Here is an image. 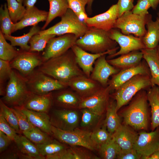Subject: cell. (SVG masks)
I'll list each match as a JSON object with an SVG mask.
<instances>
[{
    "mask_svg": "<svg viewBox=\"0 0 159 159\" xmlns=\"http://www.w3.org/2000/svg\"><path fill=\"white\" fill-rule=\"evenodd\" d=\"M38 67V70L67 87L68 82L73 77L85 75L78 65L71 49L62 54L43 62Z\"/></svg>",
    "mask_w": 159,
    "mask_h": 159,
    "instance_id": "6da1fadb",
    "label": "cell"
},
{
    "mask_svg": "<svg viewBox=\"0 0 159 159\" xmlns=\"http://www.w3.org/2000/svg\"><path fill=\"white\" fill-rule=\"evenodd\" d=\"M130 101L122 113L124 124L136 130H147L148 121L147 92L140 90Z\"/></svg>",
    "mask_w": 159,
    "mask_h": 159,
    "instance_id": "7a4b0ae2",
    "label": "cell"
},
{
    "mask_svg": "<svg viewBox=\"0 0 159 159\" xmlns=\"http://www.w3.org/2000/svg\"><path fill=\"white\" fill-rule=\"evenodd\" d=\"M117 42L110 37L108 31L93 27L88 28L76 41V45L92 53H103L116 48Z\"/></svg>",
    "mask_w": 159,
    "mask_h": 159,
    "instance_id": "3957f363",
    "label": "cell"
},
{
    "mask_svg": "<svg viewBox=\"0 0 159 159\" xmlns=\"http://www.w3.org/2000/svg\"><path fill=\"white\" fill-rule=\"evenodd\" d=\"M30 92L26 77L14 69L6 87L5 94L1 99L8 106L21 107Z\"/></svg>",
    "mask_w": 159,
    "mask_h": 159,
    "instance_id": "277c9868",
    "label": "cell"
},
{
    "mask_svg": "<svg viewBox=\"0 0 159 159\" xmlns=\"http://www.w3.org/2000/svg\"><path fill=\"white\" fill-rule=\"evenodd\" d=\"M61 21L49 28L41 30L40 35L53 34L61 36L73 34L78 39L85 34L88 27L69 8L61 17Z\"/></svg>",
    "mask_w": 159,
    "mask_h": 159,
    "instance_id": "5b68a950",
    "label": "cell"
},
{
    "mask_svg": "<svg viewBox=\"0 0 159 159\" xmlns=\"http://www.w3.org/2000/svg\"><path fill=\"white\" fill-rule=\"evenodd\" d=\"M153 85L151 76L142 74L136 75L123 84L115 90L117 111L130 101L139 91L148 89Z\"/></svg>",
    "mask_w": 159,
    "mask_h": 159,
    "instance_id": "8992f818",
    "label": "cell"
},
{
    "mask_svg": "<svg viewBox=\"0 0 159 159\" xmlns=\"http://www.w3.org/2000/svg\"><path fill=\"white\" fill-rule=\"evenodd\" d=\"M51 135L60 142L71 146H81L92 151L98 150L99 146L93 139L92 132L77 127L71 130H63L52 125Z\"/></svg>",
    "mask_w": 159,
    "mask_h": 159,
    "instance_id": "52a82bcc",
    "label": "cell"
},
{
    "mask_svg": "<svg viewBox=\"0 0 159 159\" xmlns=\"http://www.w3.org/2000/svg\"><path fill=\"white\" fill-rule=\"evenodd\" d=\"M151 19V14L139 15L133 13L131 10L129 11L117 18L113 28L120 30L125 35L133 34L135 37H142L147 31L145 25Z\"/></svg>",
    "mask_w": 159,
    "mask_h": 159,
    "instance_id": "ba28073f",
    "label": "cell"
},
{
    "mask_svg": "<svg viewBox=\"0 0 159 159\" xmlns=\"http://www.w3.org/2000/svg\"><path fill=\"white\" fill-rule=\"evenodd\" d=\"M29 90L39 95H44L66 88L67 86L38 70H34L25 77Z\"/></svg>",
    "mask_w": 159,
    "mask_h": 159,
    "instance_id": "9c48e42d",
    "label": "cell"
},
{
    "mask_svg": "<svg viewBox=\"0 0 159 159\" xmlns=\"http://www.w3.org/2000/svg\"><path fill=\"white\" fill-rule=\"evenodd\" d=\"M110 37L115 41L120 47L119 50L111 55H108V59L131 52L141 50L145 48L142 37L122 34L118 29L113 28L108 31Z\"/></svg>",
    "mask_w": 159,
    "mask_h": 159,
    "instance_id": "30bf717a",
    "label": "cell"
},
{
    "mask_svg": "<svg viewBox=\"0 0 159 159\" xmlns=\"http://www.w3.org/2000/svg\"><path fill=\"white\" fill-rule=\"evenodd\" d=\"M78 39L75 35L71 34L51 38L47 43L41 55L44 62L66 52L75 44Z\"/></svg>",
    "mask_w": 159,
    "mask_h": 159,
    "instance_id": "8fae6325",
    "label": "cell"
},
{
    "mask_svg": "<svg viewBox=\"0 0 159 159\" xmlns=\"http://www.w3.org/2000/svg\"><path fill=\"white\" fill-rule=\"evenodd\" d=\"M43 62L42 56L38 53L21 50L10 62V64L12 69L16 70L26 77Z\"/></svg>",
    "mask_w": 159,
    "mask_h": 159,
    "instance_id": "7c38bea8",
    "label": "cell"
},
{
    "mask_svg": "<svg viewBox=\"0 0 159 159\" xmlns=\"http://www.w3.org/2000/svg\"><path fill=\"white\" fill-rule=\"evenodd\" d=\"M111 90L109 85L106 87H102L92 95L82 99L79 109L87 108L101 116L106 111L110 101V93Z\"/></svg>",
    "mask_w": 159,
    "mask_h": 159,
    "instance_id": "4fadbf2b",
    "label": "cell"
},
{
    "mask_svg": "<svg viewBox=\"0 0 159 159\" xmlns=\"http://www.w3.org/2000/svg\"><path fill=\"white\" fill-rule=\"evenodd\" d=\"M51 125L63 130H71L77 127L79 116L75 110L55 109L50 116Z\"/></svg>",
    "mask_w": 159,
    "mask_h": 159,
    "instance_id": "5bb4252c",
    "label": "cell"
},
{
    "mask_svg": "<svg viewBox=\"0 0 159 159\" xmlns=\"http://www.w3.org/2000/svg\"><path fill=\"white\" fill-rule=\"evenodd\" d=\"M159 146V126L150 132H140L133 148L142 156L141 159H145L157 150Z\"/></svg>",
    "mask_w": 159,
    "mask_h": 159,
    "instance_id": "9a60e30c",
    "label": "cell"
},
{
    "mask_svg": "<svg viewBox=\"0 0 159 159\" xmlns=\"http://www.w3.org/2000/svg\"><path fill=\"white\" fill-rule=\"evenodd\" d=\"M119 48V47H117L113 49L97 54L89 53L76 44L71 49L75 55L78 65L85 74L90 77L93 69V65L96 60L102 55H111L115 53Z\"/></svg>",
    "mask_w": 159,
    "mask_h": 159,
    "instance_id": "2e32d148",
    "label": "cell"
},
{
    "mask_svg": "<svg viewBox=\"0 0 159 159\" xmlns=\"http://www.w3.org/2000/svg\"><path fill=\"white\" fill-rule=\"evenodd\" d=\"M118 18L117 4L112 5L106 11L92 17H87L84 20L88 27H93L108 31L114 28Z\"/></svg>",
    "mask_w": 159,
    "mask_h": 159,
    "instance_id": "e0dca14e",
    "label": "cell"
},
{
    "mask_svg": "<svg viewBox=\"0 0 159 159\" xmlns=\"http://www.w3.org/2000/svg\"><path fill=\"white\" fill-rule=\"evenodd\" d=\"M139 74L151 76L149 68L145 61H141L136 66L120 70L113 75L111 80L108 81V85L112 90H115L123 84Z\"/></svg>",
    "mask_w": 159,
    "mask_h": 159,
    "instance_id": "ac0fdd59",
    "label": "cell"
},
{
    "mask_svg": "<svg viewBox=\"0 0 159 159\" xmlns=\"http://www.w3.org/2000/svg\"><path fill=\"white\" fill-rule=\"evenodd\" d=\"M67 86L75 91L81 99L92 95L103 87L98 82L85 75L73 77L69 81Z\"/></svg>",
    "mask_w": 159,
    "mask_h": 159,
    "instance_id": "d6986e66",
    "label": "cell"
},
{
    "mask_svg": "<svg viewBox=\"0 0 159 159\" xmlns=\"http://www.w3.org/2000/svg\"><path fill=\"white\" fill-rule=\"evenodd\" d=\"M106 55H102L96 60L90 76V78L98 82L103 87L108 86L110 76L120 71L108 62L106 58Z\"/></svg>",
    "mask_w": 159,
    "mask_h": 159,
    "instance_id": "ffe728a7",
    "label": "cell"
},
{
    "mask_svg": "<svg viewBox=\"0 0 159 159\" xmlns=\"http://www.w3.org/2000/svg\"><path fill=\"white\" fill-rule=\"evenodd\" d=\"M53 103L52 92L39 95L30 92L22 107L37 112L47 113Z\"/></svg>",
    "mask_w": 159,
    "mask_h": 159,
    "instance_id": "44dd1931",
    "label": "cell"
},
{
    "mask_svg": "<svg viewBox=\"0 0 159 159\" xmlns=\"http://www.w3.org/2000/svg\"><path fill=\"white\" fill-rule=\"evenodd\" d=\"M139 134L130 126L121 124L112 134V138L122 150L133 148Z\"/></svg>",
    "mask_w": 159,
    "mask_h": 159,
    "instance_id": "7402d4cb",
    "label": "cell"
},
{
    "mask_svg": "<svg viewBox=\"0 0 159 159\" xmlns=\"http://www.w3.org/2000/svg\"><path fill=\"white\" fill-rule=\"evenodd\" d=\"M65 88L59 90L54 96L52 95L53 103L62 109H79L82 99L81 97L76 92L64 90Z\"/></svg>",
    "mask_w": 159,
    "mask_h": 159,
    "instance_id": "603a6c76",
    "label": "cell"
},
{
    "mask_svg": "<svg viewBox=\"0 0 159 159\" xmlns=\"http://www.w3.org/2000/svg\"><path fill=\"white\" fill-rule=\"evenodd\" d=\"M48 12L39 9L35 6L26 9L22 19L15 23L14 32L28 26H34L41 21H46Z\"/></svg>",
    "mask_w": 159,
    "mask_h": 159,
    "instance_id": "cb8c5ba5",
    "label": "cell"
},
{
    "mask_svg": "<svg viewBox=\"0 0 159 159\" xmlns=\"http://www.w3.org/2000/svg\"><path fill=\"white\" fill-rule=\"evenodd\" d=\"M19 107L34 127L39 128L49 135H51L52 125L50 116L47 113L34 111L22 107Z\"/></svg>",
    "mask_w": 159,
    "mask_h": 159,
    "instance_id": "d4e9b609",
    "label": "cell"
},
{
    "mask_svg": "<svg viewBox=\"0 0 159 159\" xmlns=\"http://www.w3.org/2000/svg\"><path fill=\"white\" fill-rule=\"evenodd\" d=\"M143 58L141 51L137 50L120 55L117 58L107 60L110 64L120 70L138 65Z\"/></svg>",
    "mask_w": 159,
    "mask_h": 159,
    "instance_id": "484cf974",
    "label": "cell"
},
{
    "mask_svg": "<svg viewBox=\"0 0 159 159\" xmlns=\"http://www.w3.org/2000/svg\"><path fill=\"white\" fill-rule=\"evenodd\" d=\"M141 51L143 58L149 68L153 84L159 87V58L157 47L151 49L145 48Z\"/></svg>",
    "mask_w": 159,
    "mask_h": 159,
    "instance_id": "4316f807",
    "label": "cell"
},
{
    "mask_svg": "<svg viewBox=\"0 0 159 159\" xmlns=\"http://www.w3.org/2000/svg\"><path fill=\"white\" fill-rule=\"evenodd\" d=\"M147 92L151 110V129L153 131L159 126V87L154 85L148 89Z\"/></svg>",
    "mask_w": 159,
    "mask_h": 159,
    "instance_id": "83f0119b",
    "label": "cell"
},
{
    "mask_svg": "<svg viewBox=\"0 0 159 159\" xmlns=\"http://www.w3.org/2000/svg\"><path fill=\"white\" fill-rule=\"evenodd\" d=\"M147 30L145 35L142 37L145 48L151 49L157 47L159 42V18L155 21L152 19L146 24Z\"/></svg>",
    "mask_w": 159,
    "mask_h": 159,
    "instance_id": "f1b7e54d",
    "label": "cell"
},
{
    "mask_svg": "<svg viewBox=\"0 0 159 159\" xmlns=\"http://www.w3.org/2000/svg\"><path fill=\"white\" fill-rule=\"evenodd\" d=\"M14 141L18 149L27 157L33 159H45L40 154L36 144H34L24 135H18Z\"/></svg>",
    "mask_w": 159,
    "mask_h": 159,
    "instance_id": "f546056e",
    "label": "cell"
},
{
    "mask_svg": "<svg viewBox=\"0 0 159 159\" xmlns=\"http://www.w3.org/2000/svg\"><path fill=\"white\" fill-rule=\"evenodd\" d=\"M117 112L115 100L110 101L106 109V118L103 123L108 131L112 135L121 124Z\"/></svg>",
    "mask_w": 159,
    "mask_h": 159,
    "instance_id": "4dcf8cb0",
    "label": "cell"
},
{
    "mask_svg": "<svg viewBox=\"0 0 159 159\" xmlns=\"http://www.w3.org/2000/svg\"><path fill=\"white\" fill-rule=\"evenodd\" d=\"M49 4V9L47 20L42 28L44 30L49 24L57 17H61L69 9L67 0H48Z\"/></svg>",
    "mask_w": 159,
    "mask_h": 159,
    "instance_id": "1f68e13d",
    "label": "cell"
},
{
    "mask_svg": "<svg viewBox=\"0 0 159 159\" xmlns=\"http://www.w3.org/2000/svg\"><path fill=\"white\" fill-rule=\"evenodd\" d=\"M39 26L36 25L33 26L29 32L26 34L19 37H14L11 35H5L4 36L6 40L9 41L13 46H18L20 47L21 50L29 51L30 46L28 44L31 37L40 31Z\"/></svg>",
    "mask_w": 159,
    "mask_h": 159,
    "instance_id": "d6a6232c",
    "label": "cell"
},
{
    "mask_svg": "<svg viewBox=\"0 0 159 159\" xmlns=\"http://www.w3.org/2000/svg\"><path fill=\"white\" fill-rule=\"evenodd\" d=\"M36 145L40 154L46 159L58 154L68 148L66 145L56 139H53L50 142L45 143Z\"/></svg>",
    "mask_w": 159,
    "mask_h": 159,
    "instance_id": "836d02e7",
    "label": "cell"
},
{
    "mask_svg": "<svg viewBox=\"0 0 159 159\" xmlns=\"http://www.w3.org/2000/svg\"><path fill=\"white\" fill-rule=\"evenodd\" d=\"M121 149L112 138L107 142L100 145L98 151L101 157L104 159H114L117 157Z\"/></svg>",
    "mask_w": 159,
    "mask_h": 159,
    "instance_id": "e575fe53",
    "label": "cell"
},
{
    "mask_svg": "<svg viewBox=\"0 0 159 159\" xmlns=\"http://www.w3.org/2000/svg\"><path fill=\"white\" fill-rule=\"evenodd\" d=\"M0 31L4 35H11L14 32L15 23L11 18L6 3L0 8Z\"/></svg>",
    "mask_w": 159,
    "mask_h": 159,
    "instance_id": "d590c367",
    "label": "cell"
},
{
    "mask_svg": "<svg viewBox=\"0 0 159 159\" xmlns=\"http://www.w3.org/2000/svg\"><path fill=\"white\" fill-rule=\"evenodd\" d=\"M91 150L82 147L71 146L65 153V159H98L91 153Z\"/></svg>",
    "mask_w": 159,
    "mask_h": 159,
    "instance_id": "8d00e7d4",
    "label": "cell"
},
{
    "mask_svg": "<svg viewBox=\"0 0 159 159\" xmlns=\"http://www.w3.org/2000/svg\"><path fill=\"white\" fill-rule=\"evenodd\" d=\"M56 36L53 34L40 35L38 33L34 35L29 42L30 47L29 51L38 52L43 51L49 41Z\"/></svg>",
    "mask_w": 159,
    "mask_h": 159,
    "instance_id": "74e56055",
    "label": "cell"
},
{
    "mask_svg": "<svg viewBox=\"0 0 159 159\" xmlns=\"http://www.w3.org/2000/svg\"><path fill=\"white\" fill-rule=\"evenodd\" d=\"M6 40L0 31V59L10 62L17 55L20 51L15 49Z\"/></svg>",
    "mask_w": 159,
    "mask_h": 159,
    "instance_id": "f35d334b",
    "label": "cell"
},
{
    "mask_svg": "<svg viewBox=\"0 0 159 159\" xmlns=\"http://www.w3.org/2000/svg\"><path fill=\"white\" fill-rule=\"evenodd\" d=\"M82 109V117L80 126L82 129L89 131V129L96 126L101 116L97 115L87 108Z\"/></svg>",
    "mask_w": 159,
    "mask_h": 159,
    "instance_id": "ab89813d",
    "label": "cell"
},
{
    "mask_svg": "<svg viewBox=\"0 0 159 159\" xmlns=\"http://www.w3.org/2000/svg\"><path fill=\"white\" fill-rule=\"evenodd\" d=\"M11 18L14 23L20 21L23 18L26 9L22 3L16 0H6Z\"/></svg>",
    "mask_w": 159,
    "mask_h": 159,
    "instance_id": "60d3db41",
    "label": "cell"
},
{
    "mask_svg": "<svg viewBox=\"0 0 159 159\" xmlns=\"http://www.w3.org/2000/svg\"><path fill=\"white\" fill-rule=\"evenodd\" d=\"M22 133L35 144L45 143L50 142L53 140L49 136V135L34 127L30 130L23 132Z\"/></svg>",
    "mask_w": 159,
    "mask_h": 159,
    "instance_id": "b9f144b4",
    "label": "cell"
},
{
    "mask_svg": "<svg viewBox=\"0 0 159 159\" xmlns=\"http://www.w3.org/2000/svg\"><path fill=\"white\" fill-rule=\"evenodd\" d=\"M0 113L2 115L9 124L18 133L20 134L21 132L16 116L11 108L5 104L1 99L0 100Z\"/></svg>",
    "mask_w": 159,
    "mask_h": 159,
    "instance_id": "7bdbcfd3",
    "label": "cell"
},
{
    "mask_svg": "<svg viewBox=\"0 0 159 159\" xmlns=\"http://www.w3.org/2000/svg\"><path fill=\"white\" fill-rule=\"evenodd\" d=\"M107 129L103 123L101 126L97 127L92 132V138L99 147L112 138V135L110 133Z\"/></svg>",
    "mask_w": 159,
    "mask_h": 159,
    "instance_id": "ee69618b",
    "label": "cell"
},
{
    "mask_svg": "<svg viewBox=\"0 0 159 159\" xmlns=\"http://www.w3.org/2000/svg\"><path fill=\"white\" fill-rule=\"evenodd\" d=\"M13 69L11 68L10 62L0 59V95H4L5 89L4 83L9 80Z\"/></svg>",
    "mask_w": 159,
    "mask_h": 159,
    "instance_id": "f6af8a7d",
    "label": "cell"
},
{
    "mask_svg": "<svg viewBox=\"0 0 159 159\" xmlns=\"http://www.w3.org/2000/svg\"><path fill=\"white\" fill-rule=\"evenodd\" d=\"M69 8L71 9L81 19L84 20L87 17L85 6L90 0H67Z\"/></svg>",
    "mask_w": 159,
    "mask_h": 159,
    "instance_id": "bcb514c9",
    "label": "cell"
},
{
    "mask_svg": "<svg viewBox=\"0 0 159 159\" xmlns=\"http://www.w3.org/2000/svg\"><path fill=\"white\" fill-rule=\"evenodd\" d=\"M16 117L21 132L27 131L34 127L29 121L26 115L19 107H11Z\"/></svg>",
    "mask_w": 159,
    "mask_h": 159,
    "instance_id": "7dc6e473",
    "label": "cell"
},
{
    "mask_svg": "<svg viewBox=\"0 0 159 159\" xmlns=\"http://www.w3.org/2000/svg\"><path fill=\"white\" fill-rule=\"evenodd\" d=\"M0 130L8 136L12 141L15 140L18 135L17 133L11 127L0 113Z\"/></svg>",
    "mask_w": 159,
    "mask_h": 159,
    "instance_id": "c3c4849f",
    "label": "cell"
},
{
    "mask_svg": "<svg viewBox=\"0 0 159 159\" xmlns=\"http://www.w3.org/2000/svg\"><path fill=\"white\" fill-rule=\"evenodd\" d=\"M151 5L149 0H138L131 11L135 14L145 15L149 14L148 11Z\"/></svg>",
    "mask_w": 159,
    "mask_h": 159,
    "instance_id": "681fc988",
    "label": "cell"
},
{
    "mask_svg": "<svg viewBox=\"0 0 159 159\" xmlns=\"http://www.w3.org/2000/svg\"><path fill=\"white\" fill-rule=\"evenodd\" d=\"M142 156L133 148L127 149H121L117 158L118 159H139Z\"/></svg>",
    "mask_w": 159,
    "mask_h": 159,
    "instance_id": "f907efd6",
    "label": "cell"
},
{
    "mask_svg": "<svg viewBox=\"0 0 159 159\" xmlns=\"http://www.w3.org/2000/svg\"><path fill=\"white\" fill-rule=\"evenodd\" d=\"M133 0H118L117 4L118 9V18L127 11L133 8Z\"/></svg>",
    "mask_w": 159,
    "mask_h": 159,
    "instance_id": "816d5d0a",
    "label": "cell"
},
{
    "mask_svg": "<svg viewBox=\"0 0 159 159\" xmlns=\"http://www.w3.org/2000/svg\"><path fill=\"white\" fill-rule=\"evenodd\" d=\"M12 140L5 133L0 130V152L5 151Z\"/></svg>",
    "mask_w": 159,
    "mask_h": 159,
    "instance_id": "f5cc1de1",
    "label": "cell"
},
{
    "mask_svg": "<svg viewBox=\"0 0 159 159\" xmlns=\"http://www.w3.org/2000/svg\"><path fill=\"white\" fill-rule=\"evenodd\" d=\"M37 0H24V6L26 9H28L34 6Z\"/></svg>",
    "mask_w": 159,
    "mask_h": 159,
    "instance_id": "db71d44e",
    "label": "cell"
},
{
    "mask_svg": "<svg viewBox=\"0 0 159 159\" xmlns=\"http://www.w3.org/2000/svg\"><path fill=\"white\" fill-rule=\"evenodd\" d=\"M145 159H159V150L155 151L150 156Z\"/></svg>",
    "mask_w": 159,
    "mask_h": 159,
    "instance_id": "11a10c76",
    "label": "cell"
},
{
    "mask_svg": "<svg viewBox=\"0 0 159 159\" xmlns=\"http://www.w3.org/2000/svg\"><path fill=\"white\" fill-rule=\"evenodd\" d=\"M151 7L153 9H156L159 4V0H149Z\"/></svg>",
    "mask_w": 159,
    "mask_h": 159,
    "instance_id": "9f6ffc18",
    "label": "cell"
},
{
    "mask_svg": "<svg viewBox=\"0 0 159 159\" xmlns=\"http://www.w3.org/2000/svg\"><path fill=\"white\" fill-rule=\"evenodd\" d=\"M94 0H90L87 5V10L88 11L91 12L92 3Z\"/></svg>",
    "mask_w": 159,
    "mask_h": 159,
    "instance_id": "6f0895ef",
    "label": "cell"
},
{
    "mask_svg": "<svg viewBox=\"0 0 159 159\" xmlns=\"http://www.w3.org/2000/svg\"><path fill=\"white\" fill-rule=\"evenodd\" d=\"M157 53L158 54V57L159 58V45H158L157 47Z\"/></svg>",
    "mask_w": 159,
    "mask_h": 159,
    "instance_id": "680465c9",
    "label": "cell"
},
{
    "mask_svg": "<svg viewBox=\"0 0 159 159\" xmlns=\"http://www.w3.org/2000/svg\"><path fill=\"white\" fill-rule=\"evenodd\" d=\"M18 1L19 2L22 3L23 2L24 0H16Z\"/></svg>",
    "mask_w": 159,
    "mask_h": 159,
    "instance_id": "91938a15",
    "label": "cell"
},
{
    "mask_svg": "<svg viewBox=\"0 0 159 159\" xmlns=\"http://www.w3.org/2000/svg\"><path fill=\"white\" fill-rule=\"evenodd\" d=\"M158 17L159 18V12L158 13Z\"/></svg>",
    "mask_w": 159,
    "mask_h": 159,
    "instance_id": "94428289",
    "label": "cell"
},
{
    "mask_svg": "<svg viewBox=\"0 0 159 159\" xmlns=\"http://www.w3.org/2000/svg\"><path fill=\"white\" fill-rule=\"evenodd\" d=\"M158 150H159V146L158 149Z\"/></svg>",
    "mask_w": 159,
    "mask_h": 159,
    "instance_id": "6125c7cd",
    "label": "cell"
},
{
    "mask_svg": "<svg viewBox=\"0 0 159 159\" xmlns=\"http://www.w3.org/2000/svg\"></svg>",
    "mask_w": 159,
    "mask_h": 159,
    "instance_id": "be15d7a7",
    "label": "cell"
},
{
    "mask_svg": "<svg viewBox=\"0 0 159 159\" xmlns=\"http://www.w3.org/2000/svg\"></svg>",
    "mask_w": 159,
    "mask_h": 159,
    "instance_id": "e7e4bbea",
    "label": "cell"
}]
</instances>
